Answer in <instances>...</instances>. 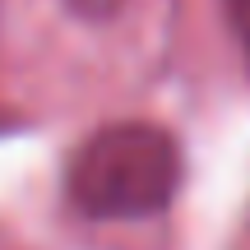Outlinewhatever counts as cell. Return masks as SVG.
<instances>
[{"label": "cell", "mask_w": 250, "mask_h": 250, "mask_svg": "<svg viewBox=\"0 0 250 250\" xmlns=\"http://www.w3.org/2000/svg\"><path fill=\"white\" fill-rule=\"evenodd\" d=\"M65 5H70L79 19H111V14H121L130 0H65Z\"/></svg>", "instance_id": "cell-2"}, {"label": "cell", "mask_w": 250, "mask_h": 250, "mask_svg": "<svg viewBox=\"0 0 250 250\" xmlns=\"http://www.w3.org/2000/svg\"><path fill=\"white\" fill-rule=\"evenodd\" d=\"M227 14H232V28L246 46V61H250V0H227Z\"/></svg>", "instance_id": "cell-3"}, {"label": "cell", "mask_w": 250, "mask_h": 250, "mask_svg": "<svg viewBox=\"0 0 250 250\" xmlns=\"http://www.w3.org/2000/svg\"><path fill=\"white\" fill-rule=\"evenodd\" d=\"M65 186L88 218H153L181 186V148L162 125L121 121L74 153Z\"/></svg>", "instance_id": "cell-1"}]
</instances>
